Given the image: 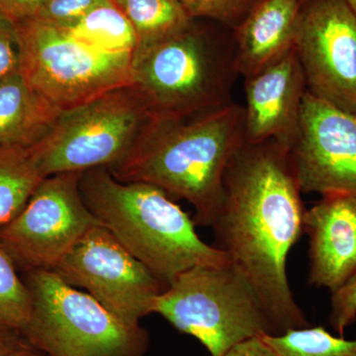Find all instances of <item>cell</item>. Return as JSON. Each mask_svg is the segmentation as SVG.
<instances>
[{
	"label": "cell",
	"instance_id": "6da1fadb",
	"mask_svg": "<svg viewBox=\"0 0 356 356\" xmlns=\"http://www.w3.org/2000/svg\"><path fill=\"white\" fill-rule=\"evenodd\" d=\"M288 149L245 142L225 175L213 219L216 245L254 288L275 334L310 323L290 287V250L304 235L306 208Z\"/></svg>",
	"mask_w": 356,
	"mask_h": 356
},
{
	"label": "cell",
	"instance_id": "7a4b0ae2",
	"mask_svg": "<svg viewBox=\"0 0 356 356\" xmlns=\"http://www.w3.org/2000/svg\"><path fill=\"white\" fill-rule=\"evenodd\" d=\"M245 142L243 108L229 103L181 120H156L125 158L107 168L119 181L156 185L186 200L195 209V224L211 226L227 168Z\"/></svg>",
	"mask_w": 356,
	"mask_h": 356
},
{
	"label": "cell",
	"instance_id": "3957f363",
	"mask_svg": "<svg viewBox=\"0 0 356 356\" xmlns=\"http://www.w3.org/2000/svg\"><path fill=\"white\" fill-rule=\"evenodd\" d=\"M79 189L98 222L165 287L193 267L229 261L201 240L194 220L156 185L119 181L108 168H97L83 172Z\"/></svg>",
	"mask_w": 356,
	"mask_h": 356
},
{
	"label": "cell",
	"instance_id": "277c9868",
	"mask_svg": "<svg viewBox=\"0 0 356 356\" xmlns=\"http://www.w3.org/2000/svg\"><path fill=\"white\" fill-rule=\"evenodd\" d=\"M235 74V49L219 46L194 25L133 56L134 86L161 120L229 104Z\"/></svg>",
	"mask_w": 356,
	"mask_h": 356
},
{
	"label": "cell",
	"instance_id": "5b68a950",
	"mask_svg": "<svg viewBox=\"0 0 356 356\" xmlns=\"http://www.w3.org/2000/svg\"><path fill=\"white\" fill-rule=\"evenodd\" d=\"M153 313L197 339L211 356L236 344L275 334L259 295L231 261L180 273L154 299Z\"/></svg>",
	"mask_w": 356,
	"mask_h": 356
},
{
	"label": "cell",
	"instance_id": "8992f818",
	"mask_svg": "<svg viewBox=\"0 0 356 356\" xmlns=\"http://www.w3.org/2000/svg\"><path fill=\"white\" fill-rule=\"evenodd\" d=\"M31 294L21 334L48 356H144L149 334L124 324L88 293L70 286L48 269L26 273Z\"/></svg>",
	"mask_w": 356,
	"mask_h": 356
},
{
	"label": "cell",
	"instance_id": "52a82bcc",
	"mask_svg": "<svg viewBox=\"0 0 356 356\" xmlns=\"http://www.w3.org/2000/svg\"><path fill=\"white\" fill-rule=\"evenodd\" d=\"M156 120L133 84L63 112L28 149L43 177L110 168L130 153Z\"/></svg>",
	"mask_w": 356,
	"mask_h": 356
},
{
	"label": "cell",
	"instance_id": "ba28073f",
	"mask_svg": "<svg viewBox=\"0 0 356 356\" xmlns=\"http://www.w3.org/2000/svg\"><path fill=\"white\" fill-rule=\"evenodd\" d=\"M14 28L21 74L62 112L134 84V55L93 50L64 30L36 20L14 23Z\"/></svg>",
	"mask_w": 356,
	"mask_h": 356
},
{
	"label": "cell",
	"instance_id": "9c48e42d",
	"mask_svg": "<svg viewBox=\"0 0 356 356\" xmlns=\"http://www.w3.org/2000/svg\"><path fill=\"white\" fill-rule=\"evenodd\" d=\"M81 175L44 177L19 214L0 227V245L26 273L53 270L84 234L99 224L84 203Z\"/></svg>",
	"mask_w": 356,
	"mask_h": 356
},
{
	"label": "cell",
	"instance_id": "30bf717a",
	"mask_svg": "<svg viewBox=\"0 0 356 356\" xmlns=\"http://www.w3.org/2000/svg\"><path fill=\"white\" fill-rule=\"evenodd\" d=\"M53 271L131 327L153 313L154 299L166 288L100 224L86 232Z\"/></svg>",
	"mask_w": 356,
	"mask_h": 356
},
{
	"label": "cell",
	"instance_id": "8fae6325",
	"mask_svg": "<svg viewBox=\"0 0 356 356\" xmlns=\"http://www.w3.org/2000/svg\"><path fill=\"white\" fill-rule=\"evenodd\" d=\"M294 49L307 90L356 114V16L346 0H309L302 6Z\"/></svg>",
	"mask_w": 356,
	"mask_h": 356
},
{
	"label": "cell",
	"instance_id": "7c38bea8",
	"mask_svg": "<svg viewBox=\"0 0 356 356\" xmlns=\"http://www.w3.org/2000/svg\"><path fill=\"white\" fill-rule=\"evenodd\" d=\"M302 193L356 197V114L304 95L298 130L288 149Z\"/></svg>",
	"mask_w": 356,
	"mask_h": 356
},
{
	"label": "cell",
	"instance_id": "4fadbf2b",
	"mask_svg": "<svg viewBox=\"0 0 356 356\" xmlns=\"http://www.w3.org/2000/svg\"><path fill=\"white\" fill-rule=\"evenodd\" d=\"M245 90V143L275 142L289 149L298 130L307 91L305 74L295 49L247 77Z\"/></svg>",
	"mask_w": 356,
	"mask_h": 356
},
{
	"label": "cell",
	"instance_id": "5bb4252c",
	"mask_svg": "<svg viewBox=\"0 0 356 356\" xmlns=\"http://www.w3.org/2000/svg\"><path fill=\"white\" fill-rule=\"evenodd\" d=\"M309 236V284L337 291L356 273V197L329 194L304 218Z\"/></svg>",
	"mask_w": 356,
	"mask_h": 356
},
{
	"label": "cell",
	"instance_id": "9a60e30c",
	"mask_svg": "<svg viewBox=\"0 0 356 356\" xmlns=\"http://www.w3.org/2000/svg\"><path fill=\"white\" fill-rule=\"evenodd\" d=\"M302 3L300 0H259L236 27L235 65L250 77L294 48Z\"/></svg>",
	"mask_w": 356,
	"mask_h": 356
},
{
	"label": "cell",
	"instance_id": "2e32d148",
	"mask_svg": "<svg viewBox=\"0 0 356 356\" xmlns=\"http://www.w3.org/2000/svg\"><path fill=\"white\" fill-rule=\"evenodd\" d=\"M63 112L27 83L21 72L0 81V147H30Z\"/></svg>",
	"mask_w": 356,
	"mask_h": 356
},
{
	"label": "cell",
	"instance_id": "e0dca14e",
	"mask_svg": "<svg viewBox=\"0 0 356 356\" xmlns=\"http://www.w3.org/2000/svg\"><path fill=\"white\" fill-rule=\"evenodd\" d=\"M65 32L102 53L134 55L138 48L132 24L112 0H103Z\"/></svg>",
	"mask_w": 356,
	"mask_h": 356
},
{
	"label": "cell",
	"instance_id": "ac0fdd59",
	"mask_svg": "<svg viewBox=\"0 0 356 356\" xmlns=\"http://www.w3.org/2000/svg\"><path fill=\"white\" fill-rule=\"evenodd\" d=\"M112 1L132 24L138 37L137 51L172 38L193 26V18L179 0Z\"/></svg>",
	"mask_w": 356,
	"mask_h": 356
},
{
	"label": "cell",
	"instance_id": "d6986e66",
	"mask_svg": "<svg viewBox=\"0 0 356 356\" xmlns=\"http://www.w3.org/2000/svg\"><path fill=\"white\" fill-rule=\"evenodd\" d=\"M44 178L28 147H0V227L19 214Z\"/></svg>",
	"mask_w": 356,
	"mask_h": 356
},
{
	"label": "cell",
	"instance_id": "ffe728a7",
	"mask_svg": "<svg viewBox=\"0 0 356 356\" xmlns=\"http://www.w3.org/2000/svg\"><path fill=\"white\" fill-rule=\"evenodd\" d=\"M261 337L280 356H356V339L334 336L321 325Z\"/></svg>",
	"mask_w": 356,
	"mask_h": 356
},
{
	"label": "cell",
	"instance_id": "44dd1931",
	"mask_svg": "<svg viewBox=\"0 0 356 356\" xmlns=\"http://www.w3.org/2000/svg\"><path fill=\"white\" fill-rule=\"evenodd\" d=\"M32 300L17 266L0 245V332L21 334L31 315Z\"/></svg>",
	"mask_w": 356,
	"mask_h": 356
},
{
	"label": "cell",
	"instance_id": "7402d4cb",
	"mask_svg": "<svg viewBox=\"0 0 356 356\" xmlns=\"http://www.w3.org/2000/svg\"><path fill=\"white\" fill-rule=\"evenodd\" d=\"M195 18H208L236 27L259 0H179Z\"/></svg>",
	"mask_w": 356,
	"mask_h": 356
},
{
	"label": "cell",
	"instance_id": "603a6c76",
	"mask_svg": "<svg viewBox=\"0 0 356 356\" xmlns=\"http://www.w3.org/2000/svg\"><path fill=\"white\" fill-rule=\"evenodd\" d=\"M102 1L103 0H46L31 19L65 31Z\"/></svg>",
	"mask_w": 356,
	"mask_h": 356
},
{
	"label": "cell",
	"instance_id": "cb8c5ba5",
	"mask_svg": "<svg viewBox=\"0 0 356 356\" xmlns=\"http://www.w3.org/2000/svg\"><path fill=\"white\" fill-rule=\"evenodd\" d=\"M330 324L337 336L356 322V273L346 284L332 293Z\"/></svg>",
	"mask_w": 356,
	"mask_h": 356
},
{
	"label": "cell",
	"instance_id": "d4e9b609",
	"mask_svg": "<svg viewBox=\"0 0 356 356\" xmlns=\"http://www.w3.org/2000/svg\"><path fill=\"white\" fill-rule=\"evenodd\" d=\"M19 44L15 28L10 21L0 15V81L20 72Z\"/></svg>",
	"mask_w": 356,
	"mask_h": 356
},
{
	"label": "cell",
	"instance_id": "484cf974",
	"mask_svg": "<svg viewBox=\"0 0 356 356\" xmlns=\"http://www.w3.org/2000/svg\"><path fill=\"white\" fill-rule=\"evenodd\" d=\"M46 0H0V15L10 22L31 19Z\"/></svg>",
	"mask_w": 356,
	"mask_h": 356
},
{
	"label": "cell",
	"instance_id": "4316f807",
	"mask_svg": "<svg viewBox=\"0 0 356 356\" xmlns=\"http://www.w3.org/2000/svg\"><path fill=\"white\" fill-rule=\"evenodd\" d=\"M222 356H280L261 339L255 337L236 344Z\"/></svg>",
	"mask_w": 356,
	"mask_h": 356
},
{
	"label": "cell",
	"instance_id": "83f0119b",
	"mask_svg": "<svg viewBox=\"0 0 356 356\" xmlns=\"http://www.w3.org/2000/svg\"><path fill=\"white\" fill-rule=\"evenodd\" d=\"M16 332H0V356H8L17 343Z\"/></svg>",
	"mask_w": 356,
	"mask_h": 356
},
{
	"label": "cell",
	"instance_id": "f1b7e54d",
	"mask_svg": "<svg viewBox=\"0 0 356 356\" xmlns=\"http://www.w3.org/2000/svg\"><path fill=\"white\" fill-rule=\"evenodd\" d=\"M8 356H39L37 353H35L34 351L30 350L28 346H23L21 344L19 341H17V343L15 344V346L13 348V350L10 351Z\"/></svg>",
	"mask_w": 356,
	"mask_h": 356
},
{
	"label": "cell",
	"instance_id": "f546056e",
	"mask_svg": "<svg viewBox=\"0 0 356 356\" xmlns=\"http://www.w3.org/2000/svg\"><path fill=\"white\" fill-rule=\"evenodd\" d=\"M346 4L350 7V10L356 16V0H346Z\"/></svg>",
	"mask_w": 356,
	"mask_h": 356
},
{
	"label": "cell",
	"instance_id": "4dcf8cb0",
	"mask_svg": "<svg viewBox=\"0 0 356 356\" xmlns=\"http://www.w3.org/2000/svg\"><path fill=\"white\" fill-rule=\"evenodd\" d=\"M300 1H301V2H302V3H303V4H304V3H306V2H308V1H309V0H300Z\"/></svg>",
	"mask_w": 356,
	"mask_h": 356
}]
</instances>
